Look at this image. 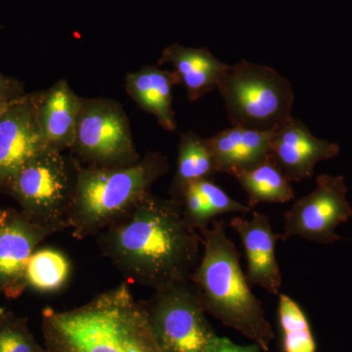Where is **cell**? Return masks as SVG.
<instances>
[{
  "label": "cell",
  "instance_id": "obj_13",
  "mask_svg": "<svg viewBox=\"0 0 352 352\" xmlns=\"http://www.w3.org/2000/svg\"><path fill=\"white\" fill-rule=\"evenodd\" d=\"M47 233L34 226L24 215L2 214L0 219V288L8 292L23 289L25 270L36 245Z\"/></svg>",
  "mask_w": 352,
  "mask_h": 352
},
{
  "label": "cell",
  "instance_id": "obj_17",
  "mask_svg": "<svg viewBox=\"0 0 352 352\" xmlns=\"http://www.w3.org/2000/svg\"><path fill=\"white\" fill-rule=\"evenodd\" d=\"M177 85L182 82L176 72L145 66L127 74L124 87L141 110L151 113L160 126L173 132L177 129L173 108V90Z\"/></svg>",
  "mask_w": 352,
  "mask_h": 352
},
{
  "label": "cell",
  "instance_id": "obj_7",
  "mask_svg": "<svg viewBox=\"0 0 352 352\" xmlns=\"http://www.w3.org/2000/svg\"><path fill=\"white\" fill-rule=\"evenodd\" d=\"M157 344L164 352H214L222 337L208 322L191 281L155 291L142 302Z\"/></svg>",
  "mask_w": 352,
  "mask_h": 352
},
{
  "label": "cell",
  "instance_id": "obj_15",
  "mask_svg": "<svg viewBox=\"0 0 352 352\" xmlns=\"http://www.w3.org/2000/svg\"><path fill=\"white\" fill-rule=\"evenodd\" d=\"M274 131L232 126L208 138L219 173L236 176L263 164L270 157Z\"/></svg>",
  "mask_w": 352,
  "mask_h": 352
},
{
  "label": "cell",
  "instance_id": "obj_11",
  "mask_svg": "<svg viewBox=\"0 0 352 352\" xmlns=\"http://www.w3.org/2000/svg\"><path fill=\"white\" fill-rule=\"evenodd\" d=\"M339 153L337 143L315 138L305 122L292 117L274 131L270 157L289 182H302L314 175L319 162L333 159Z\"/></svg>",
  "mask_w": 352,
  "mask_h": 352
},
{
  "label": "cell",
  "instance_id": "obj_10",
  "mask_svg": "<svg viewBox=\"0 0 352 352\" xmlns=\"http://www.w3.org/2000/svg\"><path fill=\"white\" fill-rule=\"evenodd\" d=\"M46 148L36 118V95L11 102L0 116V183Z\"/></svg>",
  "mask_w": 352,
  "mask_h": 352
},
{
  "label": "cell",
  "instance_id": "obj_14",
  "mask_svg": "<svg viewBox=\"0 0 352 352\" xmlns=\"http://www.w3.org/2000/svg\"><path fill=\"white\" fill-rule=\"evenodd\" d=\"M80 105L82 97L66 80L36 94V118L48 147L61 152L73 148Z\"/></svg>",
  "mask_w": 352,
  "mask_h": 352
},
{
  "label": "cell",
  "instance_id": "obj_21",
  "mask_svg": "<svg viewBox=\"0 0 352 352\" xmlns=\"http://www.w3.org/2000/svg\"><path fill=\"white\" fill-rule=\"evenodd\" d=\"M72 264L63 252L51 248L34 251L25 270V282L43 293H54L68 283Z\"/></svg>",
  "mask_w": 352,
  "mask_h": 352
},
{
  "label": "cell",
  "instance_id": "obj_19",
  "mask_svg": "<svg viewBox=\"0 0 352 352\" xmlns=\"http://www.w3.org/2000/svg\"><path fill=\"white\" fill-rule=\"evenodd\" d=\"M217 173V160L208 138H201L192 131L180 134L177 166L170 188L171 200L178 203L186 185L198 180H212Z\"/></svg>",
  "mask_w": 352,
  "mask_h": 352
},
{
  "label": "cell",
  "instance_id": "obj_3",
  "mask_svg": "<svg viewBox=\"0 0 352 352\" xmlns=\"http://www.w3.org/2000/svg\"><path fill=\"white\" fill-rule=\"evenodd\" d=\"M200 234L203 252L190 281L206 312L242 333L261 351H270L275 338L272 326L263 302L252 293L226 221L215 219Z\"/></svg>",
  "mask_w": 352,
  "mask_h": 352
},
{
  "label": "cell",
  "instance_id": "obj_22",
  "mask_svg": "<svg viewBox=\"0 0 352 352\" xmlns=\"http://www.w3.org/2000/svg\"><path fill=\"white\" fill-rule=\"evenodd\" d=\"M278 324L283 352H316V342L302 308L291 296L278 295Z\"/></svg>",
  "mask_w": 352,
  "mask_h": 352
},
{
  "label": "cell",
  "instance_id": "obj_5",
  "mask_svg": "<svg viewBox=\"0 0 352 352\" xmlns=\"http://www.w3.org/2000/svg\"><path fill=\"white\" fill-rule=\"evenodd\" d=\"M217 90L232 126L272 131L292 118L293 87L271 67L245 60L229 65Z\"/></svg>",
  "mask_w": 352,
  "mask_h": 352
},
{
  "label": "cell",
  "instance_id": "obj_9",
  "mask_svg": "<svg viewBox=\"0 0 352 352\" xmlns=\"http://www.w3.org/2000/svg\"><path fill=\"white\" fill-rule=\"evenodd\" d=\"M347 192L344 176L319 175L316 188L296 201L285 214L281 240L300 237L319 244L342 240L335 230L352 217Z\"/></svg>",
  "mask_w": 352,
  "mask_h": 352
},
{
  "label": "cell",
  "instance_id": "obj_1",
  "mask_svg": "<svg viewBox=\"0 0 352 352\" xmlns=\"http://www.w3.org/2000/svg\"><path fill=\"white\" fill-rule=\"evenodd\" d=\"M97 243L127 280L159 291L190 281L203 241L179 204L150 193L99 234Z\"/></svg>",
  "mask_w": 352,
  "mask_h": 352
},
{
  "label": "cell",
  "instance_id": "obj_24",
  "mask_svg": "<svg viewBox=\"0 0 352 352\" xmlns=\"http://www.w3.org/2000/svg\"><path fill=\"white\" fill-rule=\"evenodd\" d=\"M261 349L256 344H251V346H241V344H235L228 338H221L219 346L214 352H261Z\"/></svg>",
  "mask_w": 352,
  "mask_h": 352
},
{
  "label": "cell",
  "instance_id": "obj_2",
  "mask_svg": "<svg viewBox=\"0 0 352 352\" xmlns=\"http://www.w3.org/2000/svg\"><path fill=\"white\" fill-rule=\"evenodd\" d=\"M43 333L47 352H164L126 282L80 307L45 308Z\"/></svg>",
  "mask_w": 352,
  "mask_h": 352
},
{
  "label": "cell",
  "instance_id": "obj_25",
  "mask_svg": "<svg viewBox=\"0 0 352 352\" xmlns=\"http://www.w3.org/2000/svg\"><path fill=\"white\" fill-rule=\"evenodd\" d=\"M17 92V85L0 75V103L19 98Z\"/></svg>",
  "mask_w": 352,
  "mask_h": 352
},
{
  "label": "cell",
  "instance_id": "obj_20",
  "mask_svg": "<svg viewBox=\"0 0 352 352\" xmlns=\"http://www.w3.org/2000/svg\"><path fill=\"white\" fill-rule=\"evenodd\" d=\"M248 195L252 210L261 204H285L295 199L291 182L272 160L234 176Z\"/></svg>",
  "mask_w": 352,
  "mask_h": 352
},
{
  "label": "cell",
  "instance_id": "obj_6",
  "mask_svg": "<svg viewBox=\"0 0 352 352\" xmlns=\"http://www.w3.org/2000/svg\"><path fill=\"white\" fill-rule=\"evenodd\" d=\"M78 168L73 157L48 147L6 183L22 206L25 219L52 235L69 228Z\"/></svg>",
  "mask_w": 352,
  "mask_h": 352
},
{
  "label": "cell",
  "instance_id": "obj_26",
  "mask_svg": "<svg viewBox=\"0 0 352 352\" xmlns=\"http://www.w3.org/2000/svg\"><path fill=\"white\" fill-rule=\"evenodd\" d=\"M15 100V99H14ZM13 100L8 101V102H2V103H0V116L2 115V113L4 112V111L6 110L7 107H8L9 105H10L11 102Z\"/></svg>",
  "mask_w": 352,
  "mask_h": 352
},
{
  "label": "cell",
  "instance_id": "obj_12",
  "mask_svg": "<svg viewBox=\"0 0 352 352\" xmlns=\"http://www.w3.org/2000/svg\"><path fill=\"white\" fill-rule=\"evenodd\" d=\"M231 228L239 235L247 258L248 281L272 295H279L282 274L276 256V245L281 240L271 226L270 217L252 210V219L241 217L230 220Z\"/></svg>",
  "mask_w": 352,
  "mask_h": 352
},
{
  "label": "cell",
  "instance_id": "obj_4",
  "mask_svg": "<svg viewBox=\"0 0 352 352\" xmlns=\"http://www.w3.org/2000/svg\"><path fill=\"white\" fill-rule=\"evenodd\" d=\"M168 168V157L159 152H147L131 166H80L69 210L72 235L98 236L149 195Z\"/></svg>",
  "mask_w": 352,
  "mask_h": 352
},
{
  "label": "cell",
  "instance_id": "obj_8",
  "mask_svg": "<svg viewBox=\"0 0 352 352\" xmlns=\"http://www.w3.org/2000/svg\"><path fill=\"white\" fill-rule=\"evenodd\" d=\"M72 150L88 166H126L141 159L124 108L108 98L82 97Z\"/></svg>",
  "mask_w": 352,
  "mask_h": 352
},
{
  "label": "cell",
  "instance_id": "obj_27",
  "mask_svg": "<svg viewBox=\"0 0 352 352\" xmlns=\"http://www.w3.org/2000/svg\"><path fill=\"white\" fill-rule=\"evenodd\" d=\"M2 214H0V219H1Z\"/></svg>",
  "mask_w": 352,
  "mask_h": 352
},
{
  "label": "cell",
  "instance_id": "obj_23",
  "mask_svg": "<svg viewBox=\"0 0 352 352\" xmlns=\"http://www.w3.org/2000/svg\"><path fill=\"white\" fill-rule=\"evenodd\" d=\"M0 352H47L39 346L24 319L0 317Z\"/></svg>",
  "mask_w": 352,
  "mask_h": 352
},
{
  "label": "cell",
  "instance_id": "obj_18",
  "mask_svg": "<svg viewBox=\"0 0 352 352\" xmlns=\"http://www.w3.org/2000/svg\"><path fill=\"white\" fill-rule=\"evenodd\" d=\"M178 204L190 226L199 232L208 228L219 215L248 214L254 210L247 204L233 200L212 179L189 183L182 190Z\"/></svg>",
  "mask_w": 352,
  "mask_h": 352
},
{
  "label": "cell",
  "instance_id": "obj_16",
  "mask_svg": "<svg viewBox=\"0 0 352 352\" xmlns=\"http://www.w3.org/2000/svg\"><path fill=\"white\" fill-rule=\"evenodd\" d=\"M166 63L173 65L191 102L217 90L229 67L207 47H185L178 43L164 48L159 65Z\"/></svg>",
  "mask_w": 352,
  "mask_h": 352
}]
</instances>
